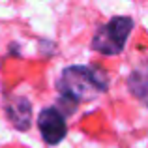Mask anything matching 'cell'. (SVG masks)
Returning a JSON list of instances; mask_svg holds the SVG:
<instances>
[{"label":"cell","instance_id":"1","mask_svg":"<svg viewBox=\"0 0 148 148\" xmlns=\"http://www.w3.org/2000/svg\"><path fill=\"white\" fill-rule=\"evenodd\" d=\"M56 88L60 92V101L68 103L73 111L79 103H86L105 94L109 79L105 71L94 66H69L60 73Z\"/></svg>","mask_w":148,"mask_h":148},{"label":"cell","instance_id":"2","mask_svg":"<svg viewBox=\"0 0 148 148\" xmlns=\"http://www.w3.org/2000/svg\"><path fill=\"white\" fill-rule=\"evenodd\" d=\"M135 23L131 17L126 15H118L112 17L107 25L99 26L98 32L92 38V49L96 53H101L105 56H116L120 54L126 47V41L130 38L131 30H133Z\"/></svg>","mask_w":148,"mask_h":148},{"label":"cell","instance_id":"3","mask_svg":"<svg viewBox=\"0 0 148 148\" xmlns=\"http://www.w3.org/2000/svg\"><path fill=\"white\" fill-rule=\"evenodd\" d=\"M38 127L47 145H58L66 139L68 133V124H66V114L58 107H45L41 109L38 116Z\"/></svg>","mask_w":148,"mask_h":148},{"label":"cell","instance_id":"4","mask_svg":"<svg viewBox=\"0 0 148 148\" xmlns=\"http://www.w3.org/2000/svg\"><path fill=\"white\" fill-rule=\"evenodd\" d=\"M6 114L15 130L26 131L32 124V103L25 96H11L6 101Z\"/></svg>","mask_w":148,"mask_h":148},{"label":"cell","instance_id":"5","mask_svg":"<svg viewBox=\"0 0 148 148\" xmlns=\"http://www.w3.org/2000/svg\"><path fill=\"white\" fill-rule=\"evenodd\" d=\"M127 84H130V90L135 98L148 103V75L141 71H133L127 79Z\"/></svg>","mask_w":148,"mask_h":148}]
</instances>
